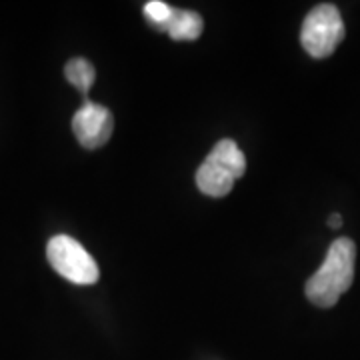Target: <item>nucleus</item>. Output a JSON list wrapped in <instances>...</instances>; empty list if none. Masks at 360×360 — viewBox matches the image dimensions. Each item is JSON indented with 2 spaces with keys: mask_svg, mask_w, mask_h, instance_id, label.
I'll return each mask as SVG.
<instances>
[{
  "mask_svg": "<svg viewBox=\"0 0 360 360\" xmlns=\"http://www.w3.org/2000/svg\"><path fill=\"white\" fill-rule=\"evenodd\" d=\"M202 30L205 22L200 14L186 8H174L167 32L172 40H196L202 34Z\"/></svg>",
  "mask_w": 360,
  "mask_h": 360,
  "instance_id": "6",
  "label": "nucleus"
},
{
  "mask_svg": "<svg viewBox=\"0 0 360 360\" xmlns=\"http://www.w3.org/2000/svg\"><path fill=\"white\" fill-rule=\"evenodd\" d=\"M172 14H174V8L167 2H162V0H150V2L144 4V16H146L148 25L156 28V30L167 32L168 25L172 20Z\"/></svg>",
  "mask_w": 360,
  "mask_h": 360,
  "instance_id": "8",
  "label": "nucleus"
},
{
  "mask_svg": "<svg viewBox=\"0 0 360 360\" xmlns=\"http://www.w3.org/2000/svg\"><path fill=\"white\" fill-rule=\"evenodd\" d=\"M354 262H356V245L340 236L328 246L322 266L304 286L307 298L319 309H333L340 296L347 292L354 281Z\"/></svg>",
  "mask_w": 360,
  "mask_h": 360,
  "instance_id": "1",
  "label": "nucleus"
},
{
  "mask_svg": "<svg viewBox=\"0 0 360 360\" xmlns=\"http://www.w3.org/2000/svg\"><path fill=\"white\" fill-rule=\"evenodd\" d=\"M326 224H328L330 229H335L336 231V229H340V226H342V217H340V214H330Z\"/></svg>",
  "mask_w": 360,
  "mask_h": 360,
  "instance_id": "9",
  "label": "nucleus"
},
{
  "mask_svg": "<svg viewBox=\"0 0 360 360\" xmlns=\"http://www.w3.org/2000/svg\"><path fill=\"white\" fill-rule=\"evenodd\" d=\"M345 20L335 4L314 6L300 28V44L312 58H326L345 40Z\"/></svg>",
  "mask_w": 360,
  "mask_h": 360,
  "instance_id": "3",
  "label": "nucleus"
},
{
  "mask_svg": "<svg viewBox=\"0 0 360 360\" xmlns=\"http://www.w3.org/2000/svg\"><path fill=\"white\" fill-rule=\"evenodd\" d=\"M115 130L112 112L103 104L84 101L72 116V132L86 150H96L110 141Z\"/></svg>",
  "mask_w": 360,
  "mask_h": 360,
  "instance_id": "5",
  "label": "nucleus"
},
{
  "mask_svg": "<svg viewBox=\"0 0 360 360\" xmlns=\"http://www.w3.org/2000/svg\"><path fill=\"white\" fill-rule=\"evenodd\" d=\"M46 258L51 266L63 278L72 284H94L101 276V270L96 260L90 257V252L78 243L77 238L68 234H56L49 240Z\"/></svg>",
  "mask_w": 360,
  "mask_h": 360,
  "instance_id": "4",
  "label": "nucleus"
},
{
  "mask_svg": "<svg viewBox=\"0 0 360 360\" xmlns=\"http://www.w3.org/2000/svg\"><path fill=\"white\" fill-rule=\"evenodd\" d=\"M245 172L246 158L243 150L231 139H222L196 170V186L206 196L222 198L231 193L236 179Z\"/></svg>",
  "mask_w": 360,
  "mask_h": 360,
  "instance_id": "2",
  "label": "nucleus"
},
{
  "mask_svg": "<svg viewBox=\"0 0 360 360\" xmlns=\"http://www.w3.org/2000/svg\"><path fill=\"white\" fill-rule=\"evenodd\" d=\"M65 75L66 80L72 84V86H77L82 94H86L90 89H92V84H94V78H96V72H94V66L92 63H89L86 58H70L65 66Z\"/></svg>",
  "mask_w": 360,
  "mask_h": 360,
  "instance_id": "7",
  "label": "nucleus"
}]
</instances>
